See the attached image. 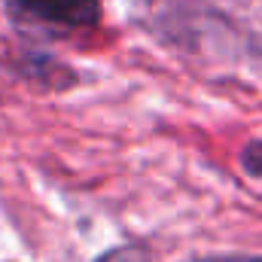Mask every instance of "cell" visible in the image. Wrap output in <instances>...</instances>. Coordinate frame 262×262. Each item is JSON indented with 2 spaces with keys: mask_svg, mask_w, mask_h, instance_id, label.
Here are the masks:
<instances>
[{
  "mask_svg": "<svg viewBox=\"0 0 262 262\" xmlns=\"http://www.w3.org/2000/svg\"><path fill=\"white\" fill-rule=\"evenodd\" d=\"M15 21L46 34H79L101 21V0H6Z\"/></svg>",
  "mask_w": 262,
  "mask_h": 262,
  "instance_id": "obj_1",
  "label": "cell"
},
{
  "mask_svg": "<svg viewBox=\"0 0 262 262\" xmlns=\"http://www.w3.org/2000/svg\"><path fill=\"white\" fill-rule=\"evenodd\" d=\"M98 262H152L143 250H131V247H125V250H113V253H107V256H101Z\"/></svg>",
  "mask_w": 262,
  "mask_h": 262,
  "instance_id": "obj_2",
  "label": "cell"
},
{
  "mask_svg": "<svg viewBox=\"0 0 262 262\" xmlns=\"http://www.w3.org/2000/svg\"><path fill=\"white\" fill-rule=\"evenodd\" d=\"M195 262H262L259 256H204Z\"/></svg>",
  "mask_w": 262,
  "mask_h": 262,
  "instance_id": "obj_3",
  "label": "cell"
}]
</instances>
